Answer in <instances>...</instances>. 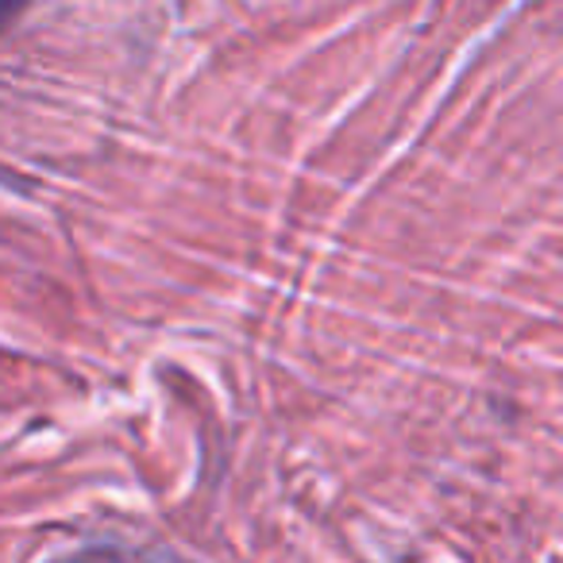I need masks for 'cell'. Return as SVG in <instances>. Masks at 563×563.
<instances>
[{"mask_svg":"<svg viewBox=\"0 0 563 563\" xmlns=\"http://www.w3.org/2000/svg\"><path fill=\"white\" fill-rule=\"evenodd\" d=\"M16 16H20L16 9H4V4H0V32H4V27H9V24H12V20H16Z\"/></svg>","mask_w":563,"mask_h":563,"instance_id":"cell-1","label":"cell"}]
</instances>
